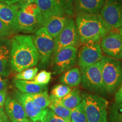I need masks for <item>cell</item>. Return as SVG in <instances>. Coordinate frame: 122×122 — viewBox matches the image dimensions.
I'll use <instances>...</instances> for the list:
<instances>
[{
    "label": "cell",
    "instance_id": "obj_1",
    "mask_svg": "<svg viewBox=\"0 0 122 122\" xmlns=\"http://www.w3.org/2000/svg\"><path fill=\"white\" fill-rule=\"evenodd\" d=\"M39 63V54L33 37L18 35L11 39V68L15 72L33 67Z\"/></svg>",
    "mask_w": 122,
    "mask_h": 122
},
{
    "label": "cell",
    "instance_id": "obj_2",
    "mask_svg": "<svg viewBox=\"0 0 122 122\" xmlns=\"http://www.w3.org/2000/svg\"><path fill=\"white\" fill-rule=\"evenodd\" d=\"M75 23L80 42L83 44L101 41L109 32L99 14H78Z\"/></svg>",
    "mask_w": 122,
    "mask_h": 122
},
{
    "label": "cell",
    "instance_id": "obj_3",
    "mask_svg": "<svg viewBox=\"0 0 122 122\" xmlns=\"http://www.w3.org/2000/svg\"><path fill=\"white\" fill-rule=\"evenodd\" d=\"M100 64L107 92L109 94H114L122 83V62L105 56L100 61Z\"/></svg>",
    "mask_w": 122,
    "mask_h": 122
},
{
    "label": "cell",
    "instance_id": "obj_4",
    "mask_svg": "<svg viewBox=\"0 0 122 122\" xmlns=\"http://www.w3.org/2000/svg\"><path fill=\"white\" fill-rule=\"evenodd\" d=\"M43 19L36 2L19 9L16 23V32L33 33L42 27Z\"/></svg>",
    "mask_w": 122,
    "mask_h": 122
},
{
    "label": "cell",
    "instance_id": "obj_5",
    "mask_svg": "<svg viewBox=\"0 0 122 122\" xmlns=\"http://www.w3.org/2000/svg\"><path fill=\"white\" fill-rule=\"evenodd\" d=\"M86 122H107L109 102L106 99L97 94L84 93Z\"/></svg>",
    "mask_w": 122,
    "mask_h": 122
},
{
    "label": "cell",
    "instance_id": "obj_6",
    "mask_svg": "<svg viewBox=\"0 0 122 122\" xmlns=\"http://www.w3.org/2000/svg\"><path fill=\"white\" fill-rule=\"evenodd\" d=\"M32 37L39 54V67H47L52 59L54 49V39L44 27L38 29Z\"/></svg>",
    "mask_w": 122,
    "mask_h": 122
},
{
    "label": "cell",
    "instance_id": "obj_7",
    "mask_svg": "<svg viewBox=\"0 0 122 122\" xmlns=\"http://www.w3.org/2000/svg\"><path fill=\"white\" fill-rule=\"evenodd\" d=\"M82 86L85 89L97 95L108 94L102 76L100 61L80 70Z\"/></svg>",
    "mask_w": 122,
    "mask_h": 122
},
{
    "label": "cell",
    "instance_id": "obj_8",
    "mask_svg": "<svg viewBox=\"0 0 122 122\" xmlns=\"http://www.w3.org/2000/svg\"><path fill=\"white\" fill-rule=\"evenodd\" d=\"M99 15L109 31L119 30L122 22V0H106Z\"/></svg>",
    "mask_w": 122,
    "mask_h": 122
},
{
    "label": "cell",
    "instance_id": "obj_9",
    "mask_svg": "<svg viewBox=\"0 0 122 122\" xmlns=\"http://www.w3.org/2000/svg\"><path fill=\"white\" fill-rule=\"evenodd\" d=\"M77 49L70 46L62 49L52 58V68L54 75H59L71 69L77 61Z\"/></svg>",
    "mask_w": 122,
    "mask_h": 122
},
{
    "label": "cell",
    "instance_id": "obj_10",
    "mask_svg": "<svg viewBox=\"0 0 122 122\" xmlns=\"http://www.w3.org/2000/svg\"><path fill=\"white\" fill-rule=\"evenodd\" d=\"M102 57L100 41L89 42L84 44L79 49L77 63L81 70L100 62Z\"/></svg>",
    "mask_w": 122,
    "mask_h": 122
},
{
    "label": "cell",
    "instance_id": "obj_11",
    "mask_svg": "<svg viewBox=\"0 0 122 122\" xmlns=\"http://www.w3.org/2000/svg\"><path fill=\"white\" fill-rule=\"evenodd\" d=\"M54 42L53 57L62 49L67 46H72L77 48L80 42V40L75 22L73 19L70 18L63 30L54 38Z\"/></svg>",
    "mask_w": 122,
    "mask_h": 122
},
{
    "label": "cell",
    "instance_id": "obj_12",
    "mask_svg": "<svg viewBox=\"0 0 122 122\" xmlns=\"http://www.w3.org/2000/svg\"><path fill=\"white\" fill-rule=\"evenodd\" d=\"M36 4L41 14L42 19L56 15H67L73 14V6L59 0H36Z\"/></svg>",
    "mask_w": 122,
    "mask_h": 122
},
{
    "label": "cell",
    "instance_id": "obj_13",
    "mask_svg": "<svg viewBox=\"0 0 122 122\" xmlns=\"http://www.w3.org/2000/svg\"><path fill=\"white\" fill-rule=\"evenodd\" d=\"M100 45L106 56L122 60V39L119 30L109 31L101 39Z\"/></svg>",
    "mask_w": 122,
    "mask_h": 122
},
{
    "label": "cell",
    "instance_id": "obj_14",
    "mask_svg": "<svg viewBox=\"0 0 122 122\" xmlns=\"http://www.w3.org/2000/svg\"><path fill=\"white\" fill-rule=\"evenodd\" d=\"M13 97L23 106L28 118L31 122L41 121L46 113L47 109H40L35 106L30 94L24 93L18 91L13 93Z\"/></svg>",
    "mask_w": 122,
    "mask_h": 122
},
{
    "label": "cell",
    "instance_id": "obj_15",
    "mask_svg": "<svg viewBox=\"0 0 122 122\" xmlns=\"http://www.w3.org/2000/svg\"><path fill=\"white\" fill-rule=\"evenodd\" d=\"M11 40L0 37V76L7 77L11 71Z\"/></svg>",
    "mask_w": 122,
    "mask_h": 122
},
{
    "label": "cell",
    "instance_id": "obj_16",
    "mask_svg": "<svg viewBox=\"0 0 122 122\" xmlns=\"http://www.w3.org/2000/svg\"><path fill=\"white\" fill-rule=\"evenodd\" d=\"M5 110L11 122H17L28 119L23 106L11 96H7L5 103Z\"/></svg>",
    "mask_w": 122,
    "mask_h": 122
},
{
    "label": "cell",
    "instance_id": "obj_17",
    "mask_svg": "<svg viewBox=\"0 0 122 122\" xmlns=\"http://www.w3.org/2000/svg\"><path fill=\"white\" fill-rule=\"evenodd\" d=\"M19 10L16 4H8L0 1V19L5 23L14 33L16 32V23Z\"/></svg>",
    "mask_w": 122,
    "mask_h": 122
},
{
    "label": "cell",
    "instance_id": "obj_18",
    "mask_svg": "<svg viewBox=\"0 0 122 122\" xmlns=\"http://www.w3.org/2000/svg\"><path fill=\"white\" fill-rule=\"evenodd\" d=\"M70 18V16L67 15L51 16L44 20L42 27L54 39L63 30Z\"/></svg>",
    "mask_w": 122,
    "mask_h": 122
},
{
    "label": "cell",
    "instance_id": "obj_19",
    "mask_svg": "<svg viewBox=\"0 0 122 122\" xmlns=\"http://www.w3.org/2000/svg\"><path fill=\"white\" fill-rule=\"evenodd\" d=\"M106 0H75L78 14H98Z\"/></svg>",
    "mask_w": 122,
    "mask_h": 122
},
{
    "label": "cell",
    "instance_id": "obj_20",
    "mask_svg": "<svg viewBox=\"0 0 122 122\" xmlns=\"http://www.w3.org/2000/svg\"><path fill=\"white\" fill-rule=\"evenodd\" d=\"M13 84L20 92L27 94H35L41 92L48 89L46 85H40L35 83L34 81L22 80L14 79Z\"/></svg>",
    "mask_w": 122,
    "mask_h": 122
},
{
    "label": "cell",
    "instance_id": "obj_21",
    "mask_svg": "<svg viewBox=\"0 0 122 122\" xmlns=\"http://www.w3.org/2000/svg\"><path fill=\"white\" fill-rule=\"evenodd\" d=\"M83 100L80 90L77 88L72 89L65 97L61 99H51V102H57L68 109L72 110L78 105Z\"/></svg>",
    "mask_w": 122,
    "mask_h": 122
},
{
    "label": "cell",
    "instance_id": "obj_22",
    "mask_svg": "<svg viewBox=\"0 0 122 122\" xmlns=\"http://www.w3.org/2000/svg\"><path fill=\"white\" fill-rule=\"evenodd\" d=\"M81 75L77 68H71L61 76L59 81L61 84L67 85L70 87L79 86L81 83Z\"/></svg>",
    "mask_w": 122,
    "mask_h": 122
},
{
    "label": "cell",
    "instance_id": "obj_23",
    "mask_svg": "<svg viewBox=\"0 0 122 122\" xmlns=\"http://www.w3.org/2000/svg\"><path fill=\"white\" fill-rule=\"evenodd\" d=\"M30 95L35 105L39 109H47L51 103L48 89L37 93L30 94Z\"/></svg>",
    "mask_w": 122,
    "mask_h": 122
},
{
    "label": "cell",
    "instance_id": "obj_24",
    "mask_svg": "<svg viewBox=\"0 0 122 122\" xmlns=\"http://www.w3.org/2000/svg\"><path fill=\"white\" fill-rule=\"evenodd\" d=\"M85 105V100L83 98L80 103L77 106L71 110V122H86Z\"/></svg>",
    "mask_w": 122,
    "mask_h": 122
},
{
    "label": "cell",
    "instance_id": "obj_25",
    "mask_svg": "<svg viewBox=\"0 0 122 122\" xmlns=\"http://www.w3.org/2000/svg\"><path fill=\"white\" fill-rule=\"evenodd\" d=\"M48 107L59 117L67 122L71 121V109H68L57 102H51Z\"/></svg>",
    "mask_w": 122,
    "mask_h": 122
},
{
    "label": "cell",
    "instance_id": "obj_26",
    "mask_svg": "<svg viewBox=\"0 0 122 122\" xmlns=\"http://www.w3.org/2000/svg\"><path fill=\"white\" fill-rule=\"evenodd\" d=\"M72 90L70 86L63 84L56 85L51 90V94L49 96L50 99H61L67 95Z\"/></svg>",
    "mask_w": 122,
    "mask_h": 122
},
{
    "label": "cell",
    "instance_id": "obj_27",
    "mask_svg": "<svg viewBox=\"0 0 122 122\" xmlns=\"http://www.w3.org/2000/svg\"><path fill=\"white\" fill-rule=\"evenodd\" d=\"M109 122H122V102H114L109 111Z\"/></svg>",
    "mask_w": 122,
    "mask_h": 122
},
{
    "label": "cell",
    "instance_id": "obj_28",
    "mask_svg": "<svg viewBox=\"0 0 122 122\" xmlns=\"http://www.w3.org/2000/svg\"><path fill=\"white\" fill-rule=\"evenodd\" d=\"M39 68L37 67H30L23 70L18 72L15 76V79L22 80L30 81L34 79L37 74Z\"/></svg>",
    "mask_w": 122,
    "mask_h": 122
},
{
    "label": "cell",
    "instance_id": "obj_29",
    "mask_svg": "<svg viewBox=\"0 0 122 122\" xmlns=\"http://www.w3.org/2000/svg\"><path fill=\"white\" fill-rule=\"evenodd\" d=\"M51 77V72H48L46 70H41L40 72L36 75L33 79V81L39 84L46 85L50 81Z\"/></svg>",
    "mask_w": 122,
    "mask_h": 122
},
{
    "label": "cell",
    "instance_id": "obj_30",
    "mask_svg": "<svg viewBox=\"0 0 122 122\" xmlns=\"http://www.w3.org/2000/svg\"><path fill=\"white\" fill-rule=\"evenodd\" d=\"M42 122H67V121L56 115L52 110L47 109L46 113Z\"/></svg>",
    "mask_w": 122,
    "mask_h": 122
},
{
    "label": "cell",
    "instance_id": "obj_31",
    "mask_svg": "<svg viewBox=\"0 0 122 122\" xmlns=\"http://www.w3.org/2000/svg\"><path fill=\"white\" fill-rule=\"evenodd\" d=\"M13 33L11 29L0 19V37H7Z\"/></svg>",
    "mask_w": 122,
    "mask_h": 122
},
{
    "label": "cell",
    "instance_id": "obj_32",
    "mask_svg": "<svg viewBox=\"0 0 122 122\" xmlns=\"http://www.w3.org/2000/svg\"><path fill=\"white\" fill-rule=\"evenodd\" d=\"M8 88V80L3 76H0V92H7Z\"/></svg>",
    "mask_w": 122,
    "mask_h": 122
},
{
    "label": "cell",
    "instance_id": "obj_33",
    "mask_svg": "<svg viewBox=\"0 0 122 122\" xmlns=\"http://www.w3.org/2000/svg\"><path fill=\"white\" fill-rule=\"evenodd\" d=\"M115 102H122V83L115 93Z\"/></svg>",
    "mask_w": 122,
    "mask_h": 122
},
{
    "label": "cell",
    "instance_id": "obj_34",
    "mask_svg": "<svg viewBox=\"0 0 122 122\" xmlns=\"http://www.w3.org/2000/svg\"><path fill=\"white\" fill-rule=\"evenodd\" d=\"M36 2V0H20L16 5L18 6V8L20 9L25 7L32 3H35Z\"/></svg>",
    "mask_w": 122,
    "mask_h": 122
},
{
    "label": "cell",
    "instance_id": "obj_35",
    "mask_svg": "<svg viewBox=\"0 0 122 122\" xmlns=\"http://www.w3.org/2000/svg\"><path fill=\"white\" fill-rule=\"evenodd\" d=\"M0 122H11L3 107H0Z\"/></svg>",
    "mask_w": 122,
    "mask_h": 122
},
{
    "label": "cell",
    "instance_id": "obj_36",
    "mask_svg": "<svg viewBox=\"0 0 122 122\" xmlns=\"http://www.w3.org/2000/svg\"><path fill=\"white\" fill-rule=\"evenodd\" d=\"M7 96V92H0V107H4Z\"/></svg>",
    "mask_w": 122,
    "mask_h": 122
},
{
    "label": "cell",
    "instance_id": "obj_37",
    "mask_svg": "<svg viewBox=\"0 0 122 122\" xmlns=\"http://www.w3.org/2000/svg\"><path fill=\"white\" fill-rule=\"evenodd\" d=\"M20 0H0L1 2L6 3V4H11V5L16 4Z\"/></svg>",
    "mask_w": 122,
    "mask_h": 122
},
{
    "label": "cell",
    "instance_id": "obj_38",
    "mask_svg": "<svg viewBox=\"0 0 122 122\" xmlns=\"http://www.w3.org/2000/svg\"><path fill=\"white\" fill-rule=\"evenodd\" d=\"M59 1H62V2H63L66 3V4H67L68 5H72V1L71 0H59Z\"/></svg>",
    "mask_w": 122,
    "mask_h": 122
},
{
    "label": "cell",
    "instance_id": "obj_39",
    "mask_svg": "<svg viewBox=\"0 0 122 122\" xmlns=\"http://www.w3.org/2000/svg\"><path fill=\"white\" fill-rule=\"evenodd\" d=\"M32 122L30 121V120L28 118V119H26L20 120V121H19V122Z\"/></svg>",
    "mask_w": 122,
    "mask_h": 122
},
{
    "label": "cell",
    "instance_id": "obj_40",
    "mask_svg": "<svg viewBox=\"0 0 122 122\" xmlns=\"http://www.w3.org/2000/svg\"><path fill=\"white\" fill-rule=\"evenodd\" d=\"M119 30L120 35V36H121L122 39V28H119Z\"/></svg>",
    "mask_w": 122,
    "mask_h": 122
},
{
    "label": "cell",
    "instance_id": "obj_41",
    "mask_svg": "<svg viewBox=\"0 0 122 122\" xmlns=\"http://www.w3.org/2000/svg\"><path fill=\"white\" fill-rule=\"evenodd\" d=\"M41 122V121H36V122Z\"/></svg>",
    "mask_w": 122,
    "mask_h": 122
},
{
    "label": "cell",
    "instance_id": "obj_42",
    "mask_svg": "<svg viewBox=\"0 0 122 122\" xmlns=\"http://www.w3.org/2000/svg\"><path fill=\"white\" fill-rule=\"evenodd\" d=\"M120 28H122V24H121V26H120Z\"/></svg>",
    "mask_w": 122,
    "mask_h": 122
},
{
    "label": "cell",
    "instance_id": "obj_43",
    "mask_svg": "<svg viewBox=\"0 0 122 122\" xmlns=\"http://www.w3.org/2000/svg\"><path fill=\"white\" fill-rule=\"evenodd\" d=\"M71 122V121H70V122Z\"/></svg>",
    "mask_w": 122,
    "mask_h": 122
}]
</instances>
